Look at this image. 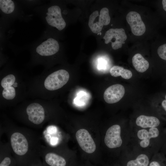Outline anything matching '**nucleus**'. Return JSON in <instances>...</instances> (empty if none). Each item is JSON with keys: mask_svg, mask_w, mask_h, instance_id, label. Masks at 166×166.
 <instances>
[{"mask_svg": "<svg viewBox=\"0 0 166 166\" xmlns=\"http://www.w3.org/2000/svg\"><path fill=\"white\" fill-rule=\"evenodd\" d=\"M136 135L140 146L142 148L148 147L151 140L156 139L164 143L166 142V128L162 127H155L147 129L142 128L138 130Z\"/></svg>", "mask_w": 166, "mask_h": 166, "instance_id": "obj_1", "label": "nucleus"}, {"mask_svg": "<svg viewBox=\"0 0 166 166\" xmlns=\"http://www.w3.org/2000/svg\"><path fill=\"white\" fill-rule=\"evenodd\" d=\"M110 21L109 10L104 7L101 10L100 14L97 10L94 11L91 14L88 26L93 33L99 34L101 31L103 26L109 25Z\"/></svg>", "mask_w": 166, "mask_h": 166, "instance_id": "obj_2", "label": "nucleus"}, {"mask_svg": "<svg viewBox=\"0 0 166 166\" xmlns=\"http://www.w3.org/2000/svg\"><path fill=\"white\" fill-rule=\"evenodd\" d=\"M69 75L66 70H57L48 75L44 81V86L49 90H55L62 87L68 81Z\"/></svg>", "mask_w": 166, "mask_h": 166, "instance_id": "obj_3", "label": "nucleus"}, {"mask_svg": "<svg viewBox=\"0 0 166 166\" xmlns=\"http://www.w3.org/2000/svg\"><path fill=\"white\" fill-rule=\"evenodd\" d=\"M103 38L106 44L111 42L112 48L116 50L122 47L127 36L123 28H111L106 32Z\"/></svg>", "mask_w": 166, "mask_h": 166, "instance_id": "obj_4", "label": "nucleus"}, {"mask_svg": "<svg viewBox=\"0 0 166 166\" xmlns=\"http://www.w3.org/2000/svg\"><path fill=\"white\" fill-rule=\"evenodd\" d=\"M45 17L46 21L50 26L55 27L59 30H63L66 23L62 17L60 7L57 5L52 6L47 9Z\"/></svg>", "mask_w": 166, "mask_h": 166, "instance_id": "obj_5", "label": "nucleus"}, {"mask_svg": "<svg viewBox=\"0 0 166 166\" xmlns=\"http://www.w3.org/2000/svg\"><path fill=\"white\" fill-rule=\"evenodd\" d=\"M121 128L118 124L113 125L107 130L104 138L106 146L110 148L121 147L123 141L121 136Z\"/></svg>", "mask_w": 166, "mask_h": 166, "instance_id": "obj_6", "label": "nucleus"}, {"mask_svg": "<svg viewBox=\"0 0 166 166\" xmlns=\"http://www.w3.org/2000/svg\"><path fill=\"white\" fill-rule=\"evenodd\" d=\"M76 137L80 147L85 152L91 154L95 151V143L86 129L81 128L78 130L76 133Z\"/></svg>", "mask_w": 166, "mask_h": 166, "instance_id": "obj_7", "label": "nucleus"}, {"mask_svg": "<svg viewBox=\"0 0 166 166\" xmlns=\"http://www.w3.org/2000/svg\"><path fill=\"white\" fill-rule=\"evenodd\" d=\"M26 113L29 121L35 125L42 123L45 117V112L43 107L38 103H33L26 108Z\"/></svg>", "mask_w": 166, "mask_h": 166, "instance_id": "obj_8", "label": "nucleus"}, {"mask_svg": "<svg viewBox=\"0 0 166 166\" xmlns=\"http://www.w3.org/2000/svg\"><path fill=\"white\" fill-rule=\"evenodd\" d=\"M126 19L134 35L139 36L145 33V26L139 13L135 11H130L127 14Z\"/></svg>", "mask_w": 166, "mask_h": 166, "instance_id": "obj_9", "label": "nucleus"}, {"mask_svg": "<svg viewBox=\"0 0 166 166\" xmlns=\"http://www.w3.org/2000/svg\"><path fill=\"white\" fill-rule=\"evenodd\" d=\"M16 77L13 74L8 75L4 77L1 82V85L3 88L2 95L5 99L7 100L13 99L16 96L15 87L18 86L15 82Z\"/></svg>", "mask_w": 166, "mask_h": 166, "instance_id": "obj_10", "label": "nucleus"}, {"mask_svg": "<svg viewBox=\"0 0 166 166\" xmlns=\"http://www.w3.org/2000/svg\"><path fill=\"white\" fill-rule=\"evenodd\" d=\"M125 92L123 85L120 84L113 85L108 87L104 93V99L109 104L118 102L123 97Z\"/></svg>", "mask_w": 166, "mask_h": 166, "instance_id": "obj_11", "label": "nucleus"}, {"mask_svg": "<svg viewBox=\"0 0 166 166\" xmlns=\"http://www.w3.org/2000/svg\"><path fill=\"white\" fill-rule=\"evenodd\" d=\"M59 49L58 42L53 38H50L38 46L36 49V52L41 56L48 57L56 53Z\"/></svg>", "mask_w": 166, "mask_h": 166, "instance_id": "obj_12", "label": "nucleus"}, {"mask_svg": "<svg viewBox=\"0 0 166 166\" xmlns=\"http://www.w3.org/2000/svg\"><path fill=\"white\" fill-rule=\"evenodd\" d=\"M136 124L138 127L144 129L161 127V121L158 117L143 115L136 118Z\"/></svg>", "mask_w": 166, "mask_h": 166, "instance_id": "obj_13", "label": "nucleus"}, {"mask_svg": "<svg viewBox=\"0 0 166 166\" xmlns=\"http://www.w3.org/2000/svg\"><path fill=\"white\" fill-rule=\"evenodd\" d=\"M132 63L135 69L140 73L145 71L149 65L148 61L139 53H136L133 57Z\"/></svg>", "mask_w": 166, "mask_h": 166, "instance_id": "obj_14", "label": "nucleus"}, {"mask_svg": "<svg viewBox=\"0 0 166 166\" xmlns=\"http://www.w3.org/2000/svg\"><path fill=\"white\" fill-rule=\"evenodd\" d=\"M109 72L111 75L113 77L121 76L122 78L125 79H130L132 75L130 70L117 65L113 66L110 69Z\"/></svg>", "mask_w": 166, "mask_h": 166, "instance_id": "obj_15", "label": "nucleus"}, {"mask_svg": "<svg viewBox=\"0 0 166 166\" xmlns=\"http://www.w3.org/2000/svg\"><path fill=\"white\" fill-rule=\"evenodd\" d=\"M149 161L148 156L142 153L139 155L135 159L128 161L126 166H148Z\"/></svg>", "mask_w": 166, "mask_h": 166, "instance_id": "obj_16", "label": "nucleus"}, {"mask_svg": "<svg viewBox=\"0 0 166 166\" xmlns=\"http://www.w3.org/2000/svg\"><path fill=\"white\" fill-rule=\"evenodd\" d=\"M0 8L5 14H11L14 10V3L11 0H0Z\"/></svg>", "mask_w": 166, "mask_h": 166, "instance_id": "obj_17", "label": "nucleus"}, {"mask_svg": "<svg viewBox=\"0 0 166 166\" xmlns=\"http://www.w3.org/2000/svg\"><path fill=\"white\" fill-rule=\"evenodd\" d=\"M0 166H17L14 158L9 154H4L0 157Z\"/></svg>", "mask_w": 166, "mask_h": 166, "instance_id": "obj_18", "label": "nucleus"}, {"mask_svg": "<svg viewBox=\"0 0 166 166\" xmlns=\"http://www.w3.org/2000/svg\"><path fill=\"white\" fill-rule=\"evenodd\" d=\"M159 160L152 161L149 166H166V158L165 155L161 152L158 154Z\"/></svg>", "mask_w": 166, "mask_h": 166, "instance_id": "obj_19", "label": "nucleus"}, {"mask_svg": "<svg viewBox=\"0 0 166 166\" xmlns=\"http://www.w3.org/2000/svg\"><path fill=\"white\" fill-rule=\"evenodd\" d=\"M157 52L159 57L161 59L166 61V43L160 46Z\"/></svg>", "mask_w": 166, "mask_h": 166, "instance_id": "obj_20", "label": "nucleus"}, {"mask_svg": "<svg viewBox=\"0 0 166 166\" xmlns=\"http://www.w3.org/2000/svg\"><path fill=\"white\" fill-rule=\"evenodd\" d=\"M29 166H43L42 162L38 158L34 160Z\"/></svg>", "mask_w": 166, "mask_h": 166, "instance_id": "obj_21", "label": "nucleus"}, {"mask_svg": "<svg viewBox=\"0 0 166 166\" xmlns=\"http://www.w3.org/2000/svg\"><path fill=\"white\" fill-rule=\"evenodd\" d=\"M161 106L164 113L166 115V100L165 99L162 101Z\"/></svg>", "mask_w": 166, "mask_h": 166, "instance_id": "obj_22", "label": "nucleus"}, {"mask_svg": "<svg viewBox=\"0 0 166 166\" xmlns=\"http://www.w3.org/2000/svg\"><path fill=\"white\" fill-rule=\"evenodd\" d=\"M161 149L162 152L166 156V142L164 144Z\"/></svg>", "mask_w": 166, "mask_h": 166, "instance_id": "obj_23", "label": "nucleus"}, {"mask_svg": "<svg viewBox=\"0 0 166 166\" xmlns=\"http://www.w3.org/2000/svg\"><path fill=\"white\" fill-rule=\"evenodd\" d=\"M162 4L164 10L166 11V0H163L162 1Z\"/></svg>", "mask_w": 166, "mask_h": 166, "instance_id": "obj_24", "label": "nucleus"}, {"mask_svg": "<svg viewBox=\"0 0 166 166\" xmlns=\"http://www.w3.org/2000/svg\"><path fill=\"white\" fill-rule=\"evenodd\" d=\"M105 63L104 61H100V63L99 62V67H103V66H104V65H105Z\"/></svg>", "mask_w": 166, "mask_h": 166, "instance_id": "obj_25", "label": "nucleus"}, {"mask_svg": "<svg viewBox=\"0 0 166 166\" xmlns=\"http://www.w3.org/2000/svg\"><path fill=\"white\" fill-rule=\"evenodd\" d=\"M164 98L165 100H166V93L164 95Z\"/></svg>", "mask_w": 166, "mask_h": 166, "instance_id": "obj_26", "label": "nucleus"}]
</instances>
